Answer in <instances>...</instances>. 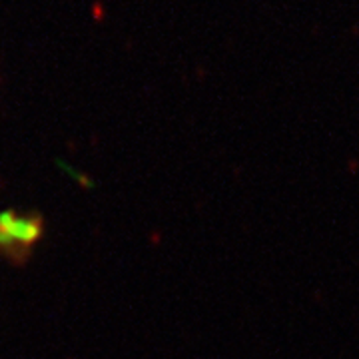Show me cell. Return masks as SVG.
I'll list each match as a JSON object with an SVG mask.
<instances>
[{
    "label": "cell",
    "mask_w": 359,
    "mask_h": 359,
    "mask_svg": "<svg viewBox=\"0 0 359 359\" xmlns=\"http://www.w3.org/2000/svg\"><path fill=\"white\" fill-rule=\"evenodd\" d=\"M40 224L30 218H20L14 214L0 216V250L26 252L39 238Z\"/></svg>",
    "instance_id": "1"
}]
</instances>
